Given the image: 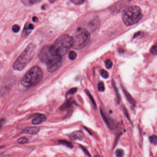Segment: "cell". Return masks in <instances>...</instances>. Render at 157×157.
Instances as JSON below:
<instances>
[{
    "label": "cell",
    "mask_w": 157,
    "mask_h": 157,
    "mask_svg": "<svg viewBox=\"0 0 157 157\" xmlns=\"http://www.w3.org/2000/svg\"><path fill=\"white\" fill-rule=\"evenodd\" d=\"M50 46H45L41 49L39 57L41 61L46 64L48 71L53 73L61 65L62 57L54 55L50 51Z\"/></svg>",
    "instance_id": "obj_1"
},
{
    "label": "cell",
    "mask_w": 157,
    "mask_h": 157,
    "mask_svg": "<svg viewBox=\"0 0 157 157\" xmlns=\"http://www.w3.org/2000/svg\"><path fill=\"white\" fill-rule=\"evenodd\" d=\"M72 37L68 35H63L59 37L50 46L51 52L52 54L62 57L66 54L72 47Z\"/></svg>",
    "instance_id": "obj_2"
},
{
    "label": "cell",
    "mask_w": 157,
    "mask_h": 157,
    "mask_svg": "<svg viewBox=\"0 0 157 157\" xmlns=\"http://www.w3.org/2000/svg\"><path fill=\"white\" fill-rule=\"evenodd\" d=\"M143 17L140 7L131 6L124 9L122 14V19L126 26H132L139 22Z\"/></svg>",
    "instance_id": "obj_3"
},
{
    "label": "cell",
    "mask_w": 157,
    "mask_h": 157,
    "mask_svg": "<svg viewBox=\"0 0 157 157\" xmlns=\"http://www.w3.org/2000/svg\"><path fill=\"white\" fill-rule=\"evenodd\" d=\"M36 46L30 43L20 54L13 65V68L16 71H22L31 61L35 54Z\"/></svg>",
    "instance_id": "obj_4"
},
{
    "label": "cell",
    "mask_w": 157,
    "mask_h": 157,
    "mask_svg": "<svg viewBox=\"0 0 157 157\" xmlns=\"http://www.w3.org/2000/svg\"><path fill=\"white\" fill-rule=\"evenodd\" d=\"M43 73L39 66L32 67L27 72L21 80V85L24 87H31L39 83L43 77Z\"/></svg>",
    "instance_id": "obj_5"
},
{
    "label": "cell",
    "mask_w": 157,
    "mask_h": 157,
    "mask_svg": "<svg viewBox=\"0 0 157 157\" xmlns=\"http://www.w3.org/2000/svg\"><path fill=\"white\" fill-rule=\"evenodd\" d=\"M72 48L75 49H81L86 46L90 39V34L88 30L79 28L72 37Z\"/></svg>",
    "instance_id": "obj_6"
},
{
    "label": "cell",
    "mask_w": 157,
    "mask_h": 157,
    "mask_svg": "<svg viewBox=\"0 0 157 157\" xmlns=\"http://www.w3.org/2000/svg\"><path fill=\"white\" fill-rule=\"evenodd\" d=\"M46 116L45 115L40 113H36L33 115V119L32 123L33 124L37 125L42 123L46 120Z\"/></svg>",
    "instance_id": "obj_7"
},
{
    "label": "cell",
    "mask_w": 157,
    "mask_h": 157,
    "mask_svg": "<svg viewBox=\"0 0 157 157\" xmlns=\"http://www.w3.org/2000/svg\"><path fill=\"white\" fill-rule=\"evenodd\" d=\"M84 134L80 131L74 132L70 135V137L72 140H81L84 138Z\"/></svg>",
    "instance_id": "obj_8"
},
{
    "label": "cell",
    "mask_w": 157,
    "mask_h": 157,
    "mask_svg": "<svg viewBox=\"0 0 157 157\" xmlns=\"http://www.w3.org/2000/svg\"><path fill=\"white\" fill-rule=\"evenodd\" d=\"M40 130V129L38 127H27V128L24 129V131H23V133L30 135H36L39 132Z\"/></svg>",
    "instance_id": "obj_9"
},
{
    "label": "cell",
    "mask_w": 157,
    "mask_h": 157,
    "mask_svg": "<svg viewBox=\"0 0 157 157\" xmlns=\"http://www.w3.org/2000/svg\"><path fill=\"white\" fill-rule=\"evenodd\" d=\"M34 26L32 24H30L29 23H27L25 25V27H24V29H23V34L24 36L26 37L28 36L30 33L31 31L34 29Z\"/></svg>",
    "instance_id": "obj_10"
},
{
    "label": "cell",
    "mask_w": 157,
    "mask_h": 157,
    "mask_svg": "<svg viewBox=\"0 0 157 157\" xmlns=\"http://www.w3.org/2000/svg\"><path fill=\"white\" fill-rule=\"evenodd\" d=\"M41 1V0H21V2L25 5L29 6L38 3Z\"/></svg>",
    "instance_id": "obj_11"
},
{
    "label": "cell",
    "mask_w": 157,
    "mask_h": 157,
    "mask_svg": "<svg viewBox=\"0 0 157 157\" xmlns=\"http://www.w3.org/2000/svg\"><path fill=\"white\" fill-rule=\"evenodd\" d=\"M123 91L125 97L127 98V100L129 101L130 103L135 106L136 105V102L134 100L133 98L131 96V95L125 89H124V88Z\"/></svg>",
    "instance_id": "obj_12"
},
{
    "label": "cell",
    "mask_w": 157,
    "mask_h": 157,
    "mask_svg": "<svg viewBox=\"0 0 157 157\" xmlns=\"http://www.w3.org/2000/svg\"><path fill=\"white\" fill-rule=\"evenodd\" d=\"M149 141L153 144H157V136L155 135H152L149 137Z\"/></svg>",
    "instance_id": "obj_13"
},
{
    "label": "cell",
    "mask_w": 157,
    "mask_h": 157,
    "mask_svg": "<svg viewBox=\"0 0 157 157\" xmlns=\"http://www.w3.org/2000/svg\"><path fill=\"white\" fill-rule=\"evenodd\" d=\"M77 57V54L74 51L70 52L69 53V58L71 60H74L76 59Z\"/></svg>",
    "instance_id": "obj_14"
},
{
    "label": "cell",
    "mask_w": 157,
    "mask_h": 157,
    "mask_svg": "<svg viewBox=\"0 0 157 157\" xmlns=\"http://www.w3.org/2000/svg\"><path fill=\"white\" fill-rule=\"evenodd\" d=\"M124 151L122 149H118L115 152V155L117 157H123L124 155Z\"/></svg>",
    "instance_id": "obj_15"
},
{
    "label": "cell",
    "mask_w": 157,
    "mask_h": 157,
    "mask_svg": "<svg viewBox=\"0 0 157 157\" xmlns=\"http://www.w3.org/2000/svg\"><path fill=\"white\" fill-rule=\"evenodd\" d=\"M105 65L106 68L108 69H110L113 66V62L109 59H107L105 61Z\"/></svg>",
    "instance_id": "obj_16"
},
{
    "label": "cell",
    "mask_w": 157,
    "mask_h": 157,
    "mask_svg": "<svg viewBox=\"0 0 157 157\" xmlns=\"http://www.w3.org/2000/svg\"><path fill=\"white\" fill-rule=\"evenodd\" d=\"M100 73L101 75V77H102L103 78L106 79V78L109 77V73H108V72L105 71V70H101L100 71Z\"/></svg>",
    "instance_id": "obj_17"
},
{
    "label": "cell",
    "mask_w": 157,
    "mask_h": 157,
    "mask_svg": "<svg viewBox=\"0 0 157 157\" xmlns=\"http://www.w3.org/2000/svg\"><path fill=\"white\" fill-rule=\"evenodd\" d=\"M59 142L61 144L64 145L68 147H71V148L72 147V144L71 143H70V142L64 141V140H61V141H59Z\"/></svg>",
    "instance_id": "obj_18"
},
{
    "label": "cell",
    "mask_w": 157,
    "mask_h": 157,
    "mask_svg": "<svg viewBox=\"0 0 157 157\" xmlns=\"http://www.w3.org/2000/svg\"><path fill=\"white\" fill-rule=\"evenodd\" d=\"M72 104L71 102H67V103H65L62 105L60 109L61 110H65L66 109H69L71 107Z\"/></svg>",
    "instance_id": "obj_19"
},
{
    "label": "cell",
    "mask_w": 157,
    "mask_h": 157,
    "mask_svg": "<svg viewBox=\"0 0 157 157\" xmlns=\"http://www.w3.org/2000/svg\"><path fill=\"white\" fill-rule=\"evenodd\" d=\"M29 140L28 138L26 137H23L21 138H19L18 140H17V142L18 143L20 144H25L26 143L28 142Z\"/></svg>",
    "instance_id": "obj_20"
},
{
    "label": "cell",
    "mask_w": 157,
    "mask_h": 157,
    "mask_svg": "<svg viewBox=\"0 0 157 157\" xmlns=\"http://www.w3.org/2000/svg\"><path fill=\"white\" fill-rule=\"evenodd\" d=\"M98 89L101 92H103L105 90V86L103 82H100L98 84Z\"/></svg>",
    "instance_id": "obj_21"
},
{
    "label": "cell",
    "mask_w": 157,
    "mask_h": 157,
    "mask_svg": "<svg viewBox=\"0 0 157 157\" xmlns=\"http://www.w3.org/2000/svg\"><path fill=\"white\" fill-rule=\"evenodd\" d=\"M150 52L153 55L157 54V45H154L150 49Z\"/></svg>",
    "instance_id": "obj_22"
},
{
    "label": "cell",
    "mask_w": 157,
    "mask_h": 157,
    "mask_svg": "<svg viewBox=\"0 0 157 157\" xmlns=\"http://www.w3.org/2000/svg\"><path fill=\"white\" fill-rule=\"evenodd\" d=\"M71 2L75 5H81L83 4L86 0H70Z\"/></svg>",
    "instance_id": "obj_23"
},
{
    "label": "cell",
    "mask_w": 157,
    "mask_h": 157,
    "mask_svg": "<svg viewBox=\"0 0 157 157\" xmlns=\"http://www.w3.org/2000/svg\"><path fill=\"white\" fill-rule=\"evenodd\" d=\"M101 116H102V118H103V120H104V121L105 122V123L107 124V125H108L109 127H110V126L109 123L108 119H107L106 116H105V114L103 113V112H102L101 110Z\"/></svg>",
    "instance_id": "obj_24"
},
{
    "label": "cell",
    "mask_w": 157,
    "mask_h": 157,
    "mask_svg": "<svg viewBox=\"0 0 157 157\" xmlns=\"http://www.w3.org/2000/svg\"><path fill=\"white\" fill-rule=\"evenodd\" d=\"M86 93L87 95L90 98V99L91 100V101H92V103H93L94 106H95V107H96V103H95V100H94V99L92 97V96H91V94L87 91V90H86Z\"/></svg>",
    "instance_id": "obj_25"
},
{
    "label": "cell",
    "mask_w": 157,
    "mask_h": 157,
    "mask_svg": "<svg viewBox=\"0 0 157 157\" xmlns=\"http://www.w3.org/2000/svg\"><path fill=\"white\" fill-rule=\"evenodd\" d=\"M12 29H13V31L15 33H17L20 30V27L19 26L17 25H15L13 26V28H12Z\"/></svg>",
    "instance_id": "obj_26"
},
{
    "label": "cell",
    "mask_w": 157,
    "mask_h": 157,
    "mask_svg": "<svg viewBox=\"0 0 157 157\" xmlns=\"http://www.w3.org/2000/svg\"><path fill=\"white\" fill-rule=\"evenodd\" d=\"M77 91V88H71L70 89L68 92H67V95H72L74 94L75 93H76Z\"/></svg>",
    "instance_id": "obj_27"
},
{
    "label": "cell",
    "mask_w": 157,
    "mask_h": 157,
    "mask_svg": "<svg viewBox=\"0 0 157 157\" xmlns=\"http://www.w3.org/2000/svg\"><path fill=\"white\" fill-rule=\"evenodd\" d=\"M123 110L126 117H127L129 120H130V117H129V114H128L127 109H126V108H125V107H123Z\"/></svg>",
    "instance_id": "obj_28"
},
{
    "label": "cell",
    "mask_w": 157,
    "mask_h": 157,
    "mask_svg": "<svg viewBox=\"0 0 157 157\" xmlns=\"http://www.w3.org/2000/svg\"><path fill=\"white\" fill-rule=\"evenodd\" d=\"M5 121V120L4 119H2L0 120V129L2 127Z\"/></svg>",
    "instance_id": "obj_29"
},
{
    "label": "cell",
    "mask_w": 157,
    "mask_h": 157,
    "mask_svg": "<svg viewBox=\"0 0 157 157\" xmlns=\"http://www.w3.org/2000/svg\"><path fill=\"white\" fill-rule=\"evenodd\" d=\"M82 147V149H83V151H85V153H86V154L88 156H90V155H89V154L88 152H87L86 149H85V148H84L83 147Z\"/></svg>",
    "instance_id": "obj_30"
},
{
    "label": "cell",
    "mask_w": 157,
    "mask_h": 157,
    "mask_svg": "<svg viewBox=\"0 0 157 157\" xmlns=\"http://www.w3.org/2000/svg\"><path fill=\"white\" fill-rule=\"evenodd\" d=\"M38 19L36 17H34L33 18V22H37L38 21Z\"/></svg>",
    "instance_id": "obj_31"
},
{
    "label": "cell",
    "mask_w": 157,
    "mask_h": 157,
    "mask_svg": "<svg viewBox=\"0 0 157 157\" xmlns=\"http://www.w3.org/2000/svg\"><path fill=\"white\" fill-rule=\"evenodd\" d=\"M49 2H50V3H54V2H56V1H57V0H48Z\"/></svg>",
    "instance_id": "obj_32"
}]
</instances>
